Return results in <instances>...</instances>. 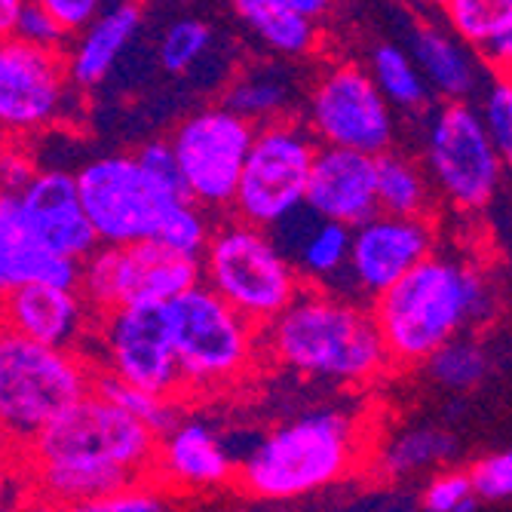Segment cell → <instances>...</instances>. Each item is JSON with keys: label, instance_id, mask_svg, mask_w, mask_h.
Listing matches in <instances>:
<instances>
[{"label": "cell", "instance_id": "obj_35", "mask_svg": "<svg viewBox=\"0 0 512 512\" xmlns=\"http://www.w3.org/2000/svg\"><path fill=\"white\" fill-rule=\"evenodd\" d=\"M68 512H181V506L169 488H163L160 482L148 476V479L129 482L111 494H102L96 500L77 503Z\"/></svg>", "mask_w": 512, "mask_h": 512}, {"label": "cell", "instance_id": "obj_36", "mask_svg": "<svg viewBox=\"0 0 512 512\" xmlns=\"http://www.w3.org/2000/svg\"><path fill=\"white\" fill-rule=\"evenodd\" d=\"M476 99H479V105H473V108L491 138V145L509 163V157H512V80H509V74H488Z\"/></svg>", "mask_w": 512, "mask_h": 512}, {"label": "cell", "instance_id": "obj_12", "mask_svg": "<svg viewBox=\"0 0 512 512\" xmlns=\"http://www.w3.org/2000/svg\"><path fill=\"white\" fill-rule=\"evenodd\" d=\"M252 135L255 126L221 102L203 105L172 129L169 145L188 200L212 215L230 212Z\"/></svg>", "mask_w": 512, "mask_h": 512}, {"label": "cell", "instance_id": "obj_13", "mask_svg": "<svg viewBox=\"0 0 512 512\" xmlns=\"http://www.w3.org/2000/svg\"><path fill=\"white\" fill-rule=\"evenodd\" d=\"M89 338H96L99 347L96 371H108V375L154 396H181V375L166 304L132 301L96 313Z\"/></svg>", "mask_w": 512, "mask_h": 512}, {"label": "cell", "instance_id": "obj_39", "mask_svg": "<svg viewBox=\"0 0 512 512\" xmlns=\"http://www.w3.org/2000/svg\"><path fill=\"white\" fill-rule=\"evenodd\" d=\"M424 506L427 512H476L479 497L467 473H439L424 491Z\"/></svg>", "mask_w": 512, "mask_h": 512}, {"label": "cell", "instance_id": "obj_14", "mask_svg": "<svg viewBox=\"0 0 512 512\" xmlns=\"http://www.w3.org/2000/svg\"><path fill=\"white\" fill-rule=\"evenodd\" d=\"M200 283V261L178 255L154 240L129 246H96L80 261L77 292L92 313L132 301L169 304Z\"/></svg>", "mask_w": 512, "mask_h": 512}, {"label": "cell", "instance_id": "obj_47", "mask_svg": "<svg viewBox=\"0 0 512 512\" xmlns=\"http://www.w3.org/2000/svg\"><path fill=\"white\" fill-rule=\"evenodd\" d=\"M430 4H436V7H445V4H448V0H430Z\"/></svg>", "mask_w": 512, "mask_h": 512}, {"label": "cell", "instance_id": "obj_18", "mask_svg": "<svg viewBox=\"0 0 512 512\" xmlns=\"http://www.w3.org/2000/svg\"><path fill=\"white\" fill-rule=\"evenodd\" d=\"M234 470L237 463L209 424L178 421L157 439L151 479L172 494H203L227 488L234 482Z\"/></svg>", "mask_w": 512, "mask_h": 512}, {"label": "cell", "instance_id": "obj_21", "mask_svg": "<svg viewBox=\"0 0 512 512\" xmlns=\"http://www.w3.org/2000/svg\"><path fill=\"white\" fill-rule=\"evenodd\" d=\"M145 25L142 0H117L105 7L89 25L71 34L65 46V71L74 89H99L126 50L135 43L138 31Z\"/></svg>", "mask_w": 512, "mask_h": 512}, {"label": "cell", "instance_id": "obj_24", "mask_svg": "<svg viewBox=\"0 0 512 512\" xmlns=\"http://www.w3.org/2000/svg\"><path fill=\"white\" fill-rule=\"evenodd\" d=\"M80 261L46 252L19 212L13 194L0 200V295H7L28 283H53L77 289Z\"/></svg>", "mask_w": 512, "mask_h": 512}, {"label": "cell", "instance_id": "obj_26", "mask_svg": "<svg viewBox=\"0 0 512 512\" xmlns=\"http://www.w3.org/2000/svg\"><path fill=\"white\" fill-rule=\"evenodd\" d=\"M295 77L283 62H264V65H249L246 71L234 74L224 86L221 105L249 120L252 126L270 123L279 117L295 114Z\"/></svg>", "mask_w": 512, "mask_h": 512}, {"label": "cell", "instance_id": "obj_17", "mask_svg": "<svg viewBox=\"0 0 512 512\" xmlns=\"http://www.w3.org/2000/svg\"><path fill=\"white\" fill-rule=\"evenodd\" d=\"M31 237L53 255L83 261L99 246L96 234L83 215L74 172L37 169L13 194Z\"/></svg>", "mask_w": 512, "mask_h": 512}, {"label": "cell", "instance_id": "obj_4", "mask_svg": "<svg viewBox=\"0 0 512 512\" xmlns=\"http://www.w3.org/2000/svg\"><path fill=\"white\" fill-rule=\"evenodd\" d=\"M365 439L359 421L338 408L307 411L273 427L234 470V485L258 500H295L353 473Z\"/></svg>", "mask_w": 512, "mask_h": 512}, {"label": "cell", "instance_id": "obj_7", "mask_svg": "<svg viewBox=\"0 0 512 512\" xmlns=\"http://www.w3.org/2000/svg\"><path fill=\"white\" fill-rule=\"evenodd\" d=\"M197 261L200 283L258 329L304 289L301 273L270 230L234 215L212 224Z\"/></svg>", "mask_w": 512, "mask_h": 512}, {"label": "cell", "instance_id": "obj_45", "mask_svg": "<svg viewBox=\"0 0 512 512\" xmlns=\"http://www.w3.org/2000/svg\"><path fill=\"white\" fill-rule=\"evenodd\" d=\"M22 4H25V0H0V40L13 34Z\"/></svg>", "mask_w": 512, "mask_h": 512}, {"label": "cell", "instance_id": "obj_33", "mask_svg": "<svg viewBox=\"0 0 512 512\" xmlns=\"http://www.w3.org/2000/svg\"><path fill=\"white\" fill-rule=\"evenodd\" d=\"M212 40H215V31L206 19L181 16L166 25L160 46H157V62L166 74L181 77L209 56Z\"/></svg>", "mask_w": 512, "mask_h": 512}, {"label": "cell", "instance_id": "obj_2", "mask_svg": "<svg viewBox=\"0 0 512 512\" xmlns=\"http://www.w3.org/2000/svg\"><path fill=\"white\" fill-rule=\"evenodd\" d=\"M368 307L390 365L411 368L445 341L485 329L500 310V295L479 261L436 249Z\"/></svg>", "mask_w": 512, "mask_h": 512}, {"label": "cell", "instance_id": "obj_25", "mask_svg": "<svg viewBox=\"0 0 512 512\" xmlns=\"http://www.w3.org/2000/svg\"><path fill=\"white\" fill-rule=\"evenodd\" d=\"M240 25L279 62H304L322 50V28L279 0H230Z\"/></svg>", "mask_w": 512, "mask_h": 512}, {"label": "cell", "instance_id": "obj_31", "mask_svg": "<svg viewBox=\"0 0 512 512\" xmlns=\"http://www.w3.org/2000/svg\"><path fill=\"white\" fill-rule=\"evenodd\" d=\"M442 10L448 31L473 53L497 37H512V0H448Z\"/></svg>", "mask_w": 512, "mask_h": 512}, {"label": "cell", "instance_id": "obj_42", "mask_svg": "<svg viewBox=\"0 0 512 512\" xmlns=\"http://www.w3.org/2000/svg\"><path fill=\"white\" fill-rule=\"evenodd\" d=\"M34 172H37V166H34L31 154L22 148V142L4 138V142H0V184H4V191L16 194Z\"/></svg>", "mask_w": 512, "mask_h": 512}, {"label": "cell", "instance_id": "obj_34", "mask_svg": "<svg viewBox=\"0 0 512 512\" xmlns=\"http://www.w3.org/2000/svg\"><path fill=\"white\" fill-rule=\"evenodd\" d=\"M212 212H206L203 206H197L188 197H178L169 203V209L160 218L157 227V237L154 243L178 252V255H188V258H200L209 234H212Z\"/></svg>", "mask_w": 512, "mask_h": 512}, {"label": "cell", "instance_id": "obj_28", "mask_svg": "<svg viewBox=\"0 0 512 512\" xmlns=\"http://www.w3.org/2000/svg\"><path fill=\"white\" fill-rule=\"evenodd\" d=\"M365 71L371 74L378 92L396 114H408V117L430 114L433 92H430L424 74L417 71L408 46L393 43V40L371 43L368 56H365Z\"/></svg>", "mask_w": 512, "mask_h": 512}, {"label": "cell", "instance_id": "obj_1", "mask_svg": "<svg viewBox=\"0 0 512 512\" xmlns=\"http://www.w3.org/2000/svg\"><path fill=\"white\" fill-rule=\"evenodd\" d=\"M157 436L132 414L86 393L46 424L22 451L28 494L43 506L71 509L148 479Z\"/></svg>", "mask_w": 512, "mask_h": 512}, {"label": "cell", "instance_id": "obj_3", "mask_svg": "<svg viewBox=\"0 0 512 512\" xmlns=\"http://www.w3.org/2000/svg\"><path fill=\"white\" fill-rule=\"evenodd\" d=\"M261 356L310 381L365 387L390 365L371 307L359 298L304 286L261 329Z\"/></svg>", "mask_w": 512, "mask_h": 512}, {"label": "cell", "instance_id": "obj_10", "mask_svg": "<svg viewBox=\"0 0 512 512\" xmlns=\"http://www.w3.org/2000/svg\"><path fill=\"white\" fill-rule=\"evenodd\" d=\"M316 148V138L298 114L258 123L237 181L234 203H230V215L270 230L298 206H304Z\"/></svg>", "mask_w": 512, "mask_h": 512}, {"label": "cell", "instance_id": "obj_16", "mask_svg": "<svg viewBox=\"0 0 512 512\" xmlns=\"http://www.w3.org/2000/svg\"><path fill=\"white\" fill-rule=\"evenodd\" d=\"M439 249L430 218H399L375 212L350 227L347 286L359 301H375L402 273Z\"/></svg>", "mask_w": 512, "mask_h": 512}, {"label": "cell", "instance_id": "obj_43", "mask_svg": "<svg viewBox=\"0 0 512 512\" xmlns=\"http://www.w3.org/2000/svg\"><path fill=\"white\" fill-rule=\"evenodd\" d=\"M279 4H286L289 10L313 19L316 25H322L325 19H332L341 7V0H279Z\"/></svg>", "mask_w": 512, "mask_h": 512}, {"label": "cell", "instance_id": "obj_19", "mask_svg": "<svg viewBox=\"0 0 512 512\" xmlns=\"http://www.w3.org/2000/svg\"><path fill=\"white\" fill-rule=\"evenodd\" d=\"M92 316L96 313L77 289L53 283H28L0 295V322L46 347H83L89 341Z\"/></svg>", "mask_w": 512, "mask_h": 512}, {"label": "cell", "instance_id": "obj_40", "mask_svg": "<svg viewBox=\"0 0 512 512\" xmlns=\"http://www.w3.org/2000/svg\"><path fill=\"white\" fill-rule=\"evenodd\" d=\"M163 191L175 194V197H188L184 194V184H181V172H178V163H175V154H172V145L169 138H151L142 148L132 154Z\"/></svg>", "mask_w": 512, "mask_h": 512}, {"label": "cell", "instance_id": "obj_32", "mask_svg": "<svg viewBox=\"0 0 512 512\" xmlns=\"http://www.w3.org/2000/svg\"><path fill=\"white\" fill-rule=\"evenodd\" d=\"M92 393H99L102 399L114 402L117 408H123L126 414H132L135 421H142L157 439L172 430L181 417V408H178V399H166V396H154L148 390H138L108 371H96V378H92Z\"/></svg>", "mask_w": 512, "mask_h": 512}, {"label": "cell", "instance_id": "obj_37", "mask_svg": "<svg viewBox=\"0 0 512 512\" xmlns=\"http://www.w3.org/2000/svg\"><path fill=\"white\" fill-rule=\"evenodd\" d=\"M13 34L19 40L31 43V46H40V50H56V53H65V46L71 40V34L43 7L31 4V0H25V4H22Z\"/></svg>", "mask_w": 512, "mask_h": 512}, {"label": "cell", "instance_id": "obj_29", "mask_svg": "<svg viewBox=\"0 0 512 512\" xmlns=\"http://www.w3.org/2000/svg\"><path fill=\"white\" fill-rule=\"evenodd\" d=\"M421 365L433 384L454 390V393H467L488 381L494 362H491L485 341L476 332H467V335H457V338L445 341Z\"/></svg>", "mask_w": 512, "mask_h": 512}, {"label": "cell", "instance_id": "obj_23", "mask_svg": "<svg viewBox=\"0 0 512 512\" xmlns=\"http://www.w3.org/2000/svg\"><path fill=\"white\" fill-rule=\"evenodd\" d=\"M408 53L424 74L433 96L442 102H473L485 86V65L460 37L433 22H421L411 31Z\"/></svg>", "mask_w": 512, "mask_h": 512}, {"label": "cell", "instance_id": "obj_8", "mask_svg": "<svg viewBox=\"0 0 512 512\" xmlns=\"http://www.w3.org/2000/svg\"><path fill=\"white\" fill-rule=\"evenodd\" d=\"M421 163L436 200L460 215L485 212L497 200L509 166L491 145L473 102H442L430 114Z\"/></svg>", "mask_w": 512, "mask_h": 512}, {"label": "cell", "instance_id": "obj_48", "mask_svg": "<svg viewBox=\"0 0 512 512\" xmlns=\"http://www.w3.org/2000/svg\"><path fill=\"white\" fill-rule=\"evenodd\" d=\"M7 197V191H4V184H0V200H4Z\"/></svg>", "mask_w": 512, "mask_h": 512}, {"label": "cell", "instance_id": "obj_30", "mask_svg": "<svg viewBox=\"0 0 512 512\" xmlns=\"http://www.w3.org/2000/svg\"><path fill=\"white\" fill-rule=\"evenodd\" d=\"M454 451H457V442L451 433L436 430V427H414V430L393 436L384 445V451L378 457V467L390 479L414 476L421 470L439 467V463L454 457Z\"/></svg>", "mask_w": 512, "mask_h": 512}, {"label": "cell", "instance_id": "obj_27", "mask_svg": "<svg viewBox=\"0 0 512 512\" xmlns=\"http://www.w3.org/2000/svg\"><path fill=\"white\" fill-rule=\"evenodd\" d=\"M378 212L399 218H430L439 206L424 163L396 145L375 157Z\"/></svg>", "mask_w": 512, "mask_h": 512}, {"label": "cell", "instance_id": "obj_6", "mask_svg": "<svg viewBox=\"0 0 512 512\" xmlns=\"http://www.w3.org/2000/svg\"><path fill=\"white\" fill-rule=\"evenodd\" d=\"M172 347L181 375V396H224L258 368L261 329L227 307L203 283L169 304Z\"/></svg>", "mask_w": 512, "mask_h": 512}, {"label": "cell", "instance_id": "obj_15", "mask_svg": "<svg viewBox=\"0 0 512 512\" xmlns=\"http://www.w3.org/2000/svg\"><path fill=\"white\" fill-rule=\"evenodd\" d=\"M65 53L40 50L16 34L0 40V138H25L62 120L71 96Z\"/></svg>", "mask_w": 512, "mask_h": 512}, {"label": "cell", "instance_id": "obj_22", "mask_svg": "<svg viewBox=\"0 0 512 512\" xmlns=\"http://www.w3.org/2000/svg\"><path fill=\"white\" fill-rule=\"evenodd\" d=\"M301 209V206H298ZM298 209L270 227L273 240L283 246L301 273L304 286H319L341 292L347 283V255H350V224L319 218L307 209V224H298Z\"/></svg>", "mask_w": 512, "mask_h": 512}, {"label": "cell", "instance_id": "obj_5", "mask_svg": "<svg viewBox=\"0 0 512 512\" xmlns=\"http://www.w3.org/2000/svg\"><path fill=\"white\" fill-rule=\"evenodd\" d=\"M96 368L77 350L37 344L0 322V448L13 457L92 390Z\"/></svg>", "mask_w": 512, "mask_h": 512}, {"label": "cell", "instance_id": "obj_44", "mask_svg": "<svg viewBox=\"0 0 512 512\" xmlns=\"http://www.w3.org/2000/svg\"><path fill=\"white\" fill-rule=\"evenodd\" d=\"M10 451L0 448V512H13L19 491H16V473L10 470Z\"/></svg>", "mask_w": 512, "mask_h": 512}, {"label": "cell", "instance_id": "obj_41", "mask_svg": "<svg viewBox=\"0 0 512 512\" xmlns=\"http://www.w3.org/2000/svg\"><path fill=\"white\" fill-rule=\"evenodd\" d=\"M31 4L43 7L68 34H77L108 7V0H31Z\"/></svg>", "mask_w": 512, "mask_h": 512}, {"label": "cell", "instance_id": "obj_38", "mask_svg": "<svg viewBox=\"0 0 512 512\" xmlns=\"http://www.w3.org/2000/svg\"><path fill=\"white\" fill-rule=\"evenodd\" d=\"M470 485L479 500H506L512 494V454L509 451H494L479 457L470 467Z\"/></svg>", "mask_w": 512, "mask_h": 512}, {"label": "cell", "instance_id": "obj_20", "mask_svg": "<svg viewBox=\"0 0 512 512\" xmlns=\"http://www.w3.org/2000/svg\"><path fill=\"white\" fill-rule=\"evenodd\" d=\"M304 206L329 221L359 224L378 212L375 200V157L347 148H316Z\"/></svg>", "mask_w": 512, "mask_h": 512}, {"label": "cell", "instance_id": "obj_46", "mask_svg": "<svg viewBox=\"0 0 512 512\" xmlns=\"http://www.w3.org/2000/svg\"><path fill=\"white\" fill-rule=\"evenodd\" d=\"M40 512H68V509H56V506H43Z\"/></svg>", "mask_w": 512, "mask_h": 512}, {"label": "cell", "instance_id": "obj_9", "mask_svg": "<svg viewBox=\"0 0 512 512\" xmlns=\"http://www.w3.org/2000/svg\"><path fill=\"white\" fill-rule=\"evenodd\" d=\"M304 126L322 148H347L378 157L396 145V111L378 92L362 62L322 65L304 96Z\"/></svg>", "mask_w": 512, "mask_h": 512}, {"label": "cell", "instance_id": "obj_11", "mask_svg": "<svg viewBox=\"0 0 512 512\" xmlns=\"http://www.w3.org/2000/svg\"><path fill=\"white\" fill-rule=\"evenodd\" d=\"M83 215L99 246H129L154 240L175 194L138 166L132 154H105L74 172Z\"/></svg>", "mask_w": 512, "mask_h": 512}]
</instances>
